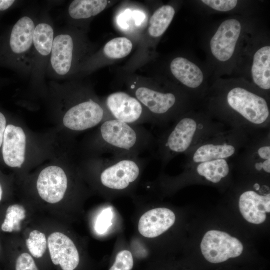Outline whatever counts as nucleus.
I'll list each match as a JSON object with an SVG mask.
<instances>
[{"label":"nucleus","mask_w":270,"mask_h":270,"mask_svg":"<svg viewBox=\"0 0 270 270\" xmlns=\"http://www.w3.org/2000/svg\"><path fill=\"white\" fill-rule=\"evenodd\" d=\"M206 110L228 128L250 134L270 129L269 98L252 84L218 82L208 90Z\"/></svg>","instance_id":"obj_1"},{"label":"nucleus","mask_w":270,"mask_h":270,"mask_svg":"<svg viewBox=\"0 0 270 270\" xmlns=\"http://www.w3.org/2000/svg\"><path fill=\"white\" fill-rule=\"evenodd\" d=\"M227 128L206 110L192 108L178 117L156 138L154 156L162 166L206 138Z\"/></svg>","instance_id":"obj_2"},{"label":"nucleus","mask_w":270,"mask_h":270,"mask_svg":"<svg viewBox=\"0 0 270 270\" xmlns=\"http://www.w3.org/2000/svg\"><path fill=\"white\" fill-rule=\"evenodd\" d=\"M156 140L152 134L140 125L110 118L100 124L94 143L98 153L139 156L154 148Z\"/></svg>","instance_id":"obj_3"},{"label":"nucleus","mask_w":270,"mask_h":270,"mask_svg":"<svg viewBox=\"0 0 270 270\" xmlns=\"http://www.w3.org/2000/svg\"><path fill=\"white\" fill-rule=\"evenodd\" d=\"M71 26L54 30L46 76L52 80L68 78L84 60L88 48Z\"/></svg>","instance_id":"obj_4"},{"label":"nucleus","mask_w":270,"mask_h":270,"mask_svg":"<svg viewBox=\"0 0 270 270\" xmlns=\"http://www.w3.org/2000/svg\"><path fill=\"white\" fill-rule=\"evenodd\" d=\"M253 134L239 129L227 128L204 140L184 154V167L210 160H231Z\"/></svg>","instance_id":"obj_5"},{"label":"nucleus","mask_w":270,"mask_h":270,"mask_svg":"<svg viewBox=\"0 0 270 270\" xmlns=\"http://www.w3.org/2000/svg\"><path fill=\"white\" fill-rule=\"evenodd\" d=\"M90 162L96 170L102 187L121 191L128 188L138 179L147 160L139 156H112L95 158Z\"/></svg>","instance_id":"obj_6"},{"label":"nucleus","mask_w":270,"mask_h":270,"mask_svg":"<svg viewBox=\"0 0 270 270\" xmlns=\"http://www.w3.org/2000/svg\"><path fill=\"white\" fill-rule=\"evenodd\" d=\"M53 22L44 10L36 18L33 36L30 83L34 88L45 86L46 70L50 60L54 34Z\"/></svg>","instance_id":"obj_7"},{"label":"nucleus","mask_w":270,"mask_h":270,"mask_svg":"<svg viewBox=\"0 0 270 270\" xmlns=\"http://www.w3.org/2000/svg\"><path fill=\"white\" fill-rule=\"evenodd\" d=\"M36 18L32 12L23 14L12 27L8 39L12 62L23 78H30L31 72L33 36Z\"/></svg>","instance_id":"obj_8"},{"label":"nucleus","mask_w":270,"mask_h":270,"mask_svg":"<svg viewBox=\"0 0 270 270\" xmlns=\"http://www.w3.org/2000/svg\"><path fill=\"white\" fill-rule=\"evenodd\" d=\"M244 26L240 19L230 18L216 27L208 46L210 56L216 64L224 66L232 62L244 36Z\"/></svg>","instance_id":"obj_9"},{"label":"nucleus","mask_w":270,"mask_h":270,"mask_svg":"<svg viewBox=\"0 0 270 270\" xmlns=\"http://www.w3.org/2000/svg\"><path fill=\"white\" fill-rule=\"evenodd\" d=\"M232 166L244 172L269 175L270 129L253 134L248 142L231 160Z\"/></svg>","instance_id":"obj_10"},{"label":"nucleus","mask_w":270,"mask_h":270,"mask_svg":"<svg viewBox=\"0 0 270 270\" xmlns=\"http://www.w3.org/2000/svg\"><path fill=\"white\" fill-rule=\"evenodd\" d=\"M72 102L68 106L62 118L64 125L70 130H86L113 118L106 109L92 96L82 97Z\"/></svg>","instance_id":"obj_11"},{"label":"nucleus","mask_w":270,"mask_h":270,"mask_svg":"<svg viewBox=\"0 0 270 270\" xmlns=\"http://www.w3.org/2000/svg\"><path fill=\"white\" fill-rule=\"evenodd\" d=\"M105 106L113 118L128 124H154L146 109L135 97L124 92L110 94L106 98Z\"/></svg>","instance_id":"obj_12"},{"label":"nucleus","mask_w":270,"mask_h":270,"mask_svg":"<svg viewBox=\"0 0 270 270\" xmlns=\"http://www.w3.org/2000/svg\"><path fill=\"white\" fill-rule=\"evenodd\" d=\"M243 248L242 244L238 238L217 230L207 232L200 244L201 252L204 258L214 264L240 256Z\"/></svg>","instance_id":"obj_13"},{"label":"nucleus","mask_w":270,"mask_h":270,"mask_svg":"<svg viewBox=\"0 0 270 270\" xmlns=\"http://www.w3.org/2000/svg\"><path fill=\"white\" fill-rule=\"evenodd\" d=\"M170 70L192 99L206 96L208 89L206 86L204 74L196 62L185 57H176L170 62Z\"/></svg>","instance_id":"obj_14"},{"label":"nucleus","mask_w":270,"mask_h":270,"mask_svg":"<svg viewBox=\"0 0 270 270\" xmlns=\"http://www.w3.org/2000/svg\"><path fill=\"white\" fill-rule=\"evenodd\" d=\"M238 206L240 212L248 222L260 224L266 219V212H270V194L268 185L263 184L259 190L252 189L243 192L240 196Z\"/></svg>","instance_id":"obj_15"},{"label":"nucleus","mask_w":270,"mask_h":270,"mask_svg":"<svg viewBox=\"0 0 270 270\" xmlns=\"http://www.w3.org/2000/svg\"><path fill=\"white\" fill-rule=\"evenodd\" d=\"M68 178L64 170L56 166L44 168L36 180L39 196L46 202L56 204L64 198L68 188Z\"/></svg>","instance_id":"obj_16"},{"label":"nucleus","mask_w":270,"mask_h":270,"mask_svg":"<svg viewBox=\"0 0 270 270\" xmlns=\"http://www.w3.org/2000/svg\"><path fill=\"white\" fill-rule=\"evenodd\" d=\"M47 246L52 263L62 270H74L78 266L80 256L73 241L65 234L56 232L50 234Z\"/></svg>","instance_id":"obj_17"},{"label":"nucleus","mask_w":270,"mask_h":270,"mask_svg":"<svg viewBox=\"0 0 270 270\" xmlns=\"http://www.w3.org/2000/svg\"><path fill=\"white\" fill-rule=\"evenodd\" d=\"M26 137L22 128L12 124L6 126L2 140V154L5 164L20 168L25 160Z\"/></svg>","instance_id":"obj_18"},{"label":"nucleus","mask_w":270,"mask_h":270,"mask_svg":"<svg viewBox=\"0 0 270 270\" xmlns=\"http://www.w3.org/2000/svg\"><path fill=\"white\" fill-rule=\"evenodd\" d=\"M250 74L252 84L268 96L270 90V46L262 42L252 54Z\"/></svg>","instance_id":"obj_19"},{"label":"nucleus","mask_w":270,"mask_h":270,"mask_svg":"<svg viewBox=\"0 0 270 270\" xmlns=\"http://www.w3.org/2000/svg\"><path fill=\"white\" fill-rule=\"evenodd\" d=\"M175 220V214L170 210L165 208H154L141 216L138 221V230L144 237L155 238L170 228Z\"/></svg>","instance_id":"obj_20"},{"label":"nucleus","mask_w":270,"mask_h":270,"mask_svg":"<svg viewBox=\"0 0 270 270\" xmlns=\"http://www.w3.org/2000/svg\"><path fill=\"white\" fill-rule=\"evenodd\" d=\"M106 0H74L67 9V16L70 20H86L94 16L106 8Z\"/></svg>","instance_id":"obj_21"},{"label":"nucleus","mask_w":270,"mask_h":270,"mask_svg":"<svg viewBox=\"0 0 270 270\" xmlns=\"http://www.w3.org/2000/svg\"><path fill=\"white\" fill-rule=\"evenodd\" d=\"M175 14V10L170 5H163L154 12L150 20L148 32L154 38L161 36L168 28Z\"/></svg>","instance_id":"obj_22"},{"label":"nucleus","mask_w":270,"mask_h":270,"mask_svg":"<svg viewBox=\"0 0 270 270\" xmlns=\"http://www.w3.org/2000/svg\"><path fill=\"white\" fill-rule=\"evenodd\" d=\"M26 216V210L22 206L17 204L10 205L1 224V230L5 232L18 231L20 229L21 222Z\"/></svg>","instance_id":"obj_23"},{"label":"nucleus","mask_w":270,"mask_h":270,"mask_svg":"<svg viewBox=\"0 0 270 270\" xmlns=\"http://www.w3.org/2000/svg\"><path fill=\"white\" fill-rule=\"evenodd\" d=\"M132 48V42L125 37L114 38L106 44L103 52L106 56L112 59L123 58L128 56Z\"/></svg>","instance_id":"obj_24"},{"label":"nucleus","mask_w":270,"mask_h":270,"mask_svg":"<svg viewBox=\"0 0 270 270\" xmlns=\"http://www.w3.org/2000/svg\"><path fill=\"white\" fill-rule=\"evenodd\" d=\"M26 244L30 254L36 258L42 257L48 246L45 234L36 230L30 233Z\"/></svg>","instance_id":"obj_25"},{"label":"nucleus","mask_w":270,"mask_h":270,"mask_svg":"<svg viewBox=\"0 0 270 270\" xmlns=\"http://www.w3.org/2000/svg\"><path fill=\"white\" fill-rule=\"evenodd\" d=\"M134 266L132 253L128 250H123L116 256L114 262L109 270H131Z\"/></svg>","instance_id":"obj_26"},{"label":"nucleus","mask_w":270,"mask_h":270,"mask_svg":"<svg viewBox=\"0 0 270 270\" xmlns=\"http://www.w3.org/2000/svg\"><path fill=\"white\" fill-rule=\"evenodd\" d=\"M200 2L217 12H228L234 10L239 1L236 0H202Z\"/></svg>","instance_id":"obj_27"},{"label":"nucleus","mask_w":270,"mask_h":270,"mask_svg":"<svg viewBox=\"0 0 270 270\" xmlns=\"http://www.w3.org/2000/svg\"><path fill=\"white\" fill-rule=\"evenodd\" d=\"M112 212L110 208L104 210L98 216L96 222V230L100 234L106 232L112 224Z\"/></svg>","instance_id":"obj_28"},{"label":"nucleus","mask_w":270,"mask_h":270,"mask_svg":"<svg viewBox=\"0 0 270 270\" xmlns=\"http://www.w3.org/2000/svg\"><path fill=\"white\" fill-rule=\"evenodd\" d=\"M15 270H38V269L32 257L27 252H23L16 258Z\"/></svg>","instance_id":"obj_29"},{"label":"nucleus","mask_w":270,"mask_h":270,"mask_svg":"<svg viewBox=\"0 0 270 270\" xmlns=\"http://www.w3.org/2000/svg\"><path fill=\"white\" fill-rule=\"evenodd\" d=\"M6 122L4 116L0 112V148L2 144L4 134L6 128Z\"/></svg>","instance_id":"obj_30"},{"label":"nucleus","mask_w":270,"mask_h":270,"mask_svg":"<svg viewBox=\"0 0 270 270\" xmlns=\"http://www.w3.org/2000/svg\"><path fill=\"white\" fill-rule=\"evenodd\" d=\"M14 0H0V11L8 10L16 2Z\"/></svg>","instance_id":"obj_31"},{"label":"nucleus","mask_w":270,"mask_h":270,"mask_svg":"<svg viewBox=\"0 0 270 270\" xmlns=\"http://www.w3.org/2000/svg\"><path fill=\"white\" fill-rule=\"evenodd\" d=\"M2 194H3L2 188V186H1V184H0V202L2 200Z\"/></svg>","instance_id":"obj_32"}]
</instances>
